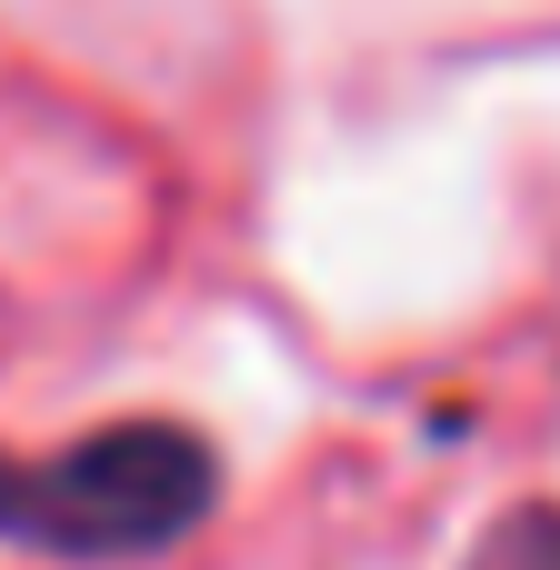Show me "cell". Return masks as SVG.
<instances>
[{
	"mask_svg": "<svg viewBox=\"0 0 560 570\" xmlns=\"http://www.w3.org/2000/svg\"><path fill=\"white\" fill-rule=\"evenodd\" d=\"M220 491V461L170 421L90 431L50 461H0V541L50 561H150L180 531H200Z\"/></svg>",
	"mask_w": 560,
	"mask_h": 570,
	"instance_id": "1",
	"label": "cell"
},
{
	"mask_svg": "<svg viewBox=\"0 0 560 570\" xmlns=\"http://www.w3.org/2000/svg\"><path fill=\"white\" fill-rule=\"evenodd\" d=\"M461 570H560V511L551 501H521V511H501L491 531H481V551Z\"/></svg>",
	"mask_w": 560,
	"mask_h": 570,
	"instance_id": "2",
	"label": "cell"
}]
</instances>
